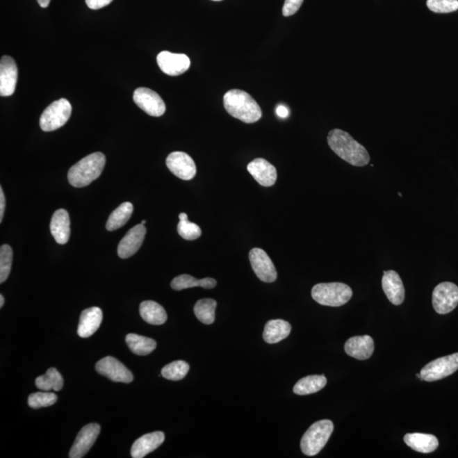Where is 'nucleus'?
<instances>
[{"label":"nucleus","mask_w":458,"mask_h":458,"mask_svg":"<svg viewBox=\"0 0 458 458\" xmlns=\"http://www.w3.org/2000/svg\"><path fill=\"white\" fill-rule=\"evenodd\" d=\"M351 287L342 283L318 284L311 290L315 302L326 306H341L352 297Z\"/></svg>","instance_id":"nucleus-4"},{"label":"nucleus","mask_w":458,"mask_h":458,"mask_svg":"<svg viewBox=\"0 0 458 458\" xmlns=\"http://www.w3.org/2000/svg\"><path fill=\"white\" fill-rule=\"evenodd\" d=\"M276 113L278 115V117L284 119L288 117V115H290V111H288L286 106L280 105L277 107Z\"/></svg>","instance_id":"nucleus-40"},{"label":"nucleus","mask_w":458,"mask_h":458,"mask_svg":"<svg viewBox=\"0 0 458 458\" xmlns=\"http://www.w3.org/2000/svg\"><path fill=\"white\" fill-rule=\"evenodd\" d=\"M126 342L131 352L138 356L149 355L156 348V342L152 338L136 334H128Z\"/></svg>","instance_id":"nucleus-28"},{"label":"nucleus","mask_w":458,"mask_h":458,"mask_svg":"<svg viewBox=\"0 0 458 458\" xmlns=\"http://www.w3.org/2000/svg\"><path fill=\"white\" fill-rule=\"evenodd\" d=\"M213 1H222V0H213Z\"/></svg>","instance_id":"nucleus-45"},{"label":"nucleus","mask_w":458,"mask_h":458,"mask_svg":"<svg viewBox=\"0 0 458 458\" xmlns=\"http://www.w3.org/2000/svg\"><path fill=\"white\" fill-rule=\"evenodd\" d=\"M432 303L437 313H451L458 305V287L451 282L438 284L433 291Z\"/></svg>","instance_id":"nucleus-8"},{"label":"nucleus","mask_w":458,"mask_h":458,"mask_svg":"<svg viewBox=\"0 0 458 458\" xmlns=\"http://www.w3.org/2000/svg\"><path fill=\"white\" fill-rule=\"evenodd\" d=\"M6 210V196L2 187H0V222H3V214Z\"/></svg>","instance_id":"nucleus-39"},{"label":"nucleus","mask_w":458,"mask_h":458,"mask_svg":"<svg viewBox=\"0 0 458 458\" xmlns=\"http://www.w3.org/2000/svg\"><path fill=\"white\" fill-rule=\"evenodd\" d=\"M165 441V434L161 431L146 434L134 442L131 449V456L133 458H143L155 451Z\"/></svg>","instance_id":"nucleus-20"},{"label":"nucleus","mask_w":458,"mask_h":458,"mask_svg":"<svg viewBox=\"0 0 458 458\" xmlns=\"http://www.w3.org/2000/svg\"><path fill=\"white\" fill-rule=\"evenodd\" d=\"M140 313L142 318L149 325H161L167 320V315L164 308L156 302H142Z\"/></svg>","instance_id":"nucleus-25"},{"label":"nucleus","mask_w":458,"mask_h":458,"mask_svg":"<svg viewBox=\"0 0 458 458\" xmlns=\"http://www.w3.org/2000/svg\"><path fill=\"white\" fill-rule=\"evenodd\" d=\"M328 144L338 157L355 167H364L370 161V156L364 146L343 130L330 131Z\"/></svg>","instance_id":"nucleus-1"},{"label":"nucleus","mask_w":458,"mask_h":458,"mask_svg":"<svg viewBox=\"0 0 458 458\" xmlns=\"http://www.w3.org/2000/svg\"><path fill=\"white\" fill-rule=\"evenodd\" d=\"M57 400V395L52 392H37L29 395L28 405L34 409H38V408L51 407L56 403Z\"/></svg>","instance_id":"nucleus-35"},{"label":"nucleus","mask_w":458,"mask_h":458,"mask_svg":"<svg viewBox=\"0 0 458 458\" xmlns=\"http://www.w3.org/2000/svg\"><path fill=\"white\" fill-rule=\"evenodd\" d=\"M333 431L334 423L328 419L314 423L302 439V452L309 457L317 455L329 441Z\"/></svg>","instance_id":"nucleus-5"},{"label":"nucleus","mask_w":458,"mask_h":458,"mask_svg":"<svg viewBox=\"0 0 458 458\" xmlns=\"http://www.w3.org/2000/svg\"><path fill=\"white\" fill-rule=\"evenodd\" d=\"M167 167L173 174L183 180H191L196 174L195 161L188 154L181 152H172L167 158Z\"/></svg>","instance_id":"nucleus-13"},{"label":"nucleus","mask_w":458,"mask_h":458,"mask_svg":"<svg viewBox=\"0 0 458 458\" xmlns=\"http://www.w3.org/2000/svg\"><path fill=\"white\" fill-rule=\"evenodd\" d=\"M146 234L145 225L138 224L131 229L118 245L117 254L122 259L133 256L143 244Z\"/></svg>","instance_id":"nucleus-16"},{"label":"nucleus","mask_w":458,"mask_h":458,"mask_svg":"<svg viewBox=\"0 0 458 458\" xmlns=\"http://www.w3.org/2000/svg\"><path fill=\"white\" fill-rule=\"evenodd\" d=\"M17 65L13 58L3 56L0 60V95L3 97L13 95L17 87Z\"/></svg>","instance_id":"nucleus-15"},{"label":"nucleus","mask_w":458,"mask_h":458,"mask_svg":"<svg viewBox=\"0 0 458 458\" xmlns=\"http://www.w3.org/2000/svg\"><path fill=\"white\" fill-rule=\"evenodd\" d=\"M106 165V156L101 152L90 154L79 161L68 172V181L75 188L90 186L101 175Z\"/></svg>","instance_id":"nucleus-3"},{"label":"nucleus","mask_w":458,"mask_h":458,"mask_svg":"<svg viewBox=\"0 0 458 458\" xmlns=\"http://www.w3.org/2000/svg\"><path fill=\"white\" fill-rule=\"evenodd\" d=\"M70 218L65 209H59L54 213L51 222V232L58 244L65 245L71 234Z\"/></svg>","instance_id":"nucleus-22"},{"label":"nucleus","mask_w":458,"mask_h":458,"mask_svg":"<svg viewBox=\"0 0 458 458\" xmlns=\"http://www.w3.org/2000/svg\"><path fill=\"white\" fill-rule=\"evenodd\" d=\"M13 251L10 245H3L0 248V283L3 284L9 277L13 265Z\"/></svg>","instance_id":"nucleus-34"},{"label":"nucleus","mask_w":458,"mask_h":458,"mask_svg":"<svg viewBox=\"0 0 458 458\" xmlns=\"http://www.w3.org/2000/svg\"><path fill=\"white\" fill-rule=\"evenodd\" d=\"M215 286H217V281L213 278L196 279L194 277L188 275L176 277L171 283V287L177 291L194 287H202L207 288V290H211V288H213Z\"/></svg>","instance_id":"nucleus-27"},{"label":"nucleus","mask_w":458,"mask_h":458,"mask_svg":"<svg viewBox=\"0 0 458 458\" xmlns=\"http://www.w3.org/2000/svg\"><path fill=\"white\" fill-rule=\"evenodd\" d=\"M72 107L67 99L54 101L44 110L40 121L44 132H52L63 126L71 117Z\"/></svg>","instance_id":"nucleus-6"},{"label":"nucleus","mask_w":458,"mask_h":458,"mask_svg":"<svg viewBox=\"0 0 458 458\" xmlns=\"http://www.w3.org/2000/svg\"><path fill=\"white\" fill-rule=\"evenodd\" d=\"M141 223H142V224H143V225H145V223H146V221H145V220H144V221H142V222H141Z\"/></svg>","instance_id":"nucleus-44"},{"label":"nucleus","mask_w":458,"mask_h":458,"mask_svg":"<svg viewBox=\"0 0 458 458\" xmlns=\"http://www.w3.org/2000/svg\"><path fill=\"white\" fill-rule=\"evenodd\" d=\"M103 313L101 308L91 307L83 311L80 316L78 334L81 338H88L101 327Z\"/></svg>","instance_id":"nucleus-21"},{"label":"nucleus","mask_w":458,"mask_h":458,"mask_svg":"<svg viewBox=\"0 0 458 458\" xmlns=\"http://www.w3.org/2000/svg\"><path fill=\"white\" fill-rule=\"evenodd\" d=\"M218 303L213 299H202L196 302L194 307L196 318L204 325H213L215 317V308Z\"/></svg>","instance_id":"nucleus-31"},{"label":"nucleus","mask_w":458,"mask_h":458,"mask_svg":"<svg viewBox=\"0 0 458 458\" xmlns=\"http://www.w3.org/2000/svg\"><path fill=\"white\" fill-rule=\"evenodd\" d=\"M38 5L42 8H47L51 3V0H37Z\"/></svg>","instance_id":"nucleus-41"},{"label":"nucleus","mask_w":458,"mask_h":458,"mask_svg":"<svg viewBox=\"0 0 458 458\" xmlns=\"http://www.w3.org/2000/svg\"><path fill=\"white\" fill-rule=\"evenodd\" d=\"M458 370V353L438 358L423 368L422 379L433 382L446 378Z\"/></svg>","instance_id":"nucleus-7"},{"label":"nucleus","mask_w":458,"mask_h":458,"mask_svg":"<svg viewBox=\"0 0 458 458\" xmlns=\"http://www.w3.org/2000/svg\"><path fill=\"white\" fill-rule=\"evenodd\" d=\"M327 379L323 375H310L300 379L294 386V393L299 395H306L316 393L325 388Z\"/></svg>","instance_id":"nucleus-26"},{"label":"nucleus","mask_w":458,"mask_h":458,"mask_svg":"<svg viewBox=\"0 0 458 458\" xmlns=\"http://www.w3.org/2000/svg\"><path fill=\"white\" fill-rule=\"evenodd\" d=\"M99 432H101V427L97 423H90L84 426L76 436L69 457L82 458L85 456L97 440Z\"/></svg>","instance_id":"nucleus-14"},{"label":"nucleus","mask_w":458,"mask_h":458,"mask_svg":"<svg viewBox=\"0 0 458 458\" xmlns=\"http://www.w3.org/2000/svg\"><path fill=\"white\" fill-rule=\"evenodd\" d=\"M249 258L254 272L263 282L272 283L278 278L275 264L263 249H252L250 252Z\"/></svg>","instance_id":"nucleus-9"},{"label":"nucleus","mask_w":458,"mask_h":458,"mask_svg":"<svg viewBox=\"0 0 458 458\" xmlns=\"http://www.w3.org/2000/svg\"><path fill=\"white\" fill-rule=\"evenodd\" d=\"M247 170L256 182L263 187L272 186L278 178L275 165L263 158H256L249 163Z\"/></svg>","instance_id":"nucleus-17"},{"label":"nucleus","mask_w":458,"mask_h":458,"mask_svg":"<svg viewBox=\"0 0 458 458\" xmlns=\"http://www.w3.org/2000/svg\"><path fill=\"white\" fill-rule=\"evenodd\" d=\"M304 0H286L283 7L284 17H288L295 15L302 6Z\"/></svg>","instance_id":"nucleus-37"},{"label":"nucleus","mask_w":458,"mask_h":458,"mask_svg":"<svg viewBox=\"0 0 458 458\" xmlns=\"http://www.w3.org/2000/svg\"><path fill=\"white\" fill-rule=\"evenodd\" d=\"M426 3L434 13H451L458 10V0H427Z\"/></svg>","instance_id":"nucleus-36"},{"label":"nucleus","mask_w":458,"mask_h":458,"mask_svg":"<svg viewBox=\"0 0 458 458\" xmlns=\"http://www.w3.org/2000/svg\"><path fill=\"white\" fill-rule=\"evenodd\" d=\"M225 110L234 118L245 123L260 120L263 111L251 95L243 90H232L223 97Z\"/></svg>","instance_id":"nucleus-2"},{"label":"nucleus","mask_w":458,"mask_h":458,"mask_svg":"<svg viewBox=\"0 0 458 458\" xmlns=\"http://www.w3.org/2000/svg\"><path fill=\"white\" fill-rule=\"evenodd\" d=\"M178 233L181 237L186 240H195L202 236V229L197 224L188 221L186 213L179 214Z\"/></svg>","instance_id":"nucleus-32"},{"label":"nucleus","mask_w":458,"mask_h":458,"mask_svg":"<svg viewBox=\"0 0 458 458\" xmlns=\"http://www.w3.org/2000/svg\"><path fill=\"white\" fill-rule=\"evenodd\" d=\"M291 332L290 322L281 320V319H275V320L268 322L265 325L263 338L268 344H276L290 336Z\"/></svg>","instance_id":"nucleus-24"},{"label":"nucleus","mask_w":458,"mask_h":458,"mask_svg":"<svg viewBox=\"0 0 458 458\" xmlns=\"http://www.w3.org/2000/svg\"><path fill=\"white\" fill-rule=\"evenodd\" d=\"M113 0H85L87 6L91 10H99L109 6Z\"/></svg>","instance_id":"nucleus-38"},{"label":"nucleus","mask_w":458,"mask_h":458,"mask_svg":"<svg viewBox=\"0 0 458 458\" xmlns=\"http://www.w3.org/2000/svg\"><path fill=\"white\" fill-rule=\"evenodd\" d=\"M133 101L152 117H161L165 113V105L161 96L147 88H138L133 93Z\"/></svg>","instance_id":"nucleus-10"},{"label":"nucleus","mask_w":458,"mask_h":458,"mask_svg":"<svg viewBox=\"0 0 458 458\" xmlns=\"http://www.w3.org/2000/svg\"><path fill=\"white\" fill-rule=\"evenodd\" d=\"M157 63L165 74L172 76L182 75L190 67V60L186 55L169 51L161 52Z\"/></svg>","instance_id":"nucleus-12"},{"label":"nucleus","mask_w":458,"mask_h":458,"mask_svg":"<svg viewBox=\"0 0 458 458\" xmlns=\"http://www.w3.org/2000/svg\"><path fill=\"white\" fill-rule=\"evenodd\" d=\"M190 371V365L186 361L179 360L165 365L161 370V375L165 379L173 381L183 379Z\"/></svg>","instance_id":"nucleus-33"},{"label":"nucleus","mask_w":458,"mask_h":458,"mask_svg":"<svg viewBox=\"0 0 458 458\" xmlns=\"http://www.w3.org/2000/svg\"><path fill=\"white\" fill-rule=\"evenodd\" d=\"M3 304H5V298L2 295H0V307H3Z\"/></svg>","instance_id":"nucleus-42"},{"label":"nucleus","mask_w":458,"mask_h":458,"mask_svg":"<svg viewBox=\"0 0 458 458\" xmlns=\"http://www.w3.org/2000/svg\"><path fill=\"white\" fill-rule=\"evenodd\" d=\"M382 287L389 301L395 306L402 305L405 299V288L398 272L393 270L384 271Z\"/></svg>","instance_id":"nucleus-18"},{"label":"nucleus","mask_w":458,"mask_h":458,"mask_svg":"<svg viewBox=\"0 0 458 458\" xmlns=\"http://www.w3.org/2000/svg\"><path fill=\"white\" fill-rule=\"evenodd\" d=\"M133 213V206L132 203H122L111 214L106 222V229L108 231H115L122 228L129 222Z\"/></svg>","instance_id":"nucleus-29"},{"label":"nucleus","mask_w":458,"mask_h":458,"mask_svg":"<svg viewBox=\"0 0 458 458\" xmlns=\"http://www.w3.org/2000/svg\"><path fill=\"white\" fill-rule=\"evenodd\" d=\"M99 375L113 382L131 383L133 380V373L121 361L113 357H106L99 360L95 366Z\"/></svg>","instance_id":"nucleus-11"},{"label":"nucleus","mask_w":458,"mask_h":458,"mask_svg":"<svg viewBox=\"0 0 458 458\" xmlns=\"http://www.w3.org/2000/svg\"><path fill=\"white\" fill-rule=\"evenodd\" d=\"M417 377H418V378H419V379H420L421 380H423V379H422L421 373H418Z\"/></svg>","instance_id":"nucleus-43"},{"label":"nucleus","mask_w":458,"mask_h":458,"mask_svg":"<svg viewBox=\"0 0 458 458\" xmlns=\"http://www.w3.org/2000/svg\"><path fill=\"white\" fill-rule=\"evenodd\" d=\"M345 351L357 360H367L375 352V342L369 336L352 337L346 341Z\"/></svg>","instance_id":"nucleus-19"},{"label":"nucleus","mask_w":458,"mask_h":458,"mask_svg":"<svg viewBox=\"0 0 458 458\" xmlns=\"http://www.w3.org/2000/svg\"><path fill=\"white\" fill-rule=\"evenodd\" d=\"M35 384L43 391H59L64 386V379L57 369L51 368L48 369L44 375L38 377Z\"/></svg>","instance_id":"nucleus-30"},{"label":"nucleus","mask_w":458,"mask_h":458,"mask_svg":"<svg viewBox=\"0 0 458 458\" xmlns=\"http://www.w3.org/2000/svg\"><path fill=\"white\" fill-rule=\"evenodd\" d=\"M404 441L414 451L421 453H430L438 448V439L433 434L414 433L407 434Z\"/></svg>","instance_id":"nucleus-23"}]
</instances>
